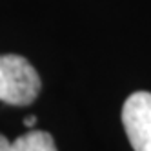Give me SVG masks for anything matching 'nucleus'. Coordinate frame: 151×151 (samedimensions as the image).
<instances>
[{
	"mask_svg": "<svg viewBox=\"0 0 151 151\" xmlns=\"http://www.w3.org/2000/svg\"><path fill=\"white\" fill-rule=\"evenodd\" d=\"M0 151H57V146L47 131L29 129L13 142L0 135Z\"/></svg>",
	"mask_w": 151,
	"mask_h": 151,
	"instance_id": "obj_3",
	"label": "nucleus"
},
{
	"mask_svg": "<svg viewBox=\"0 0 151 151\" xmlns=\"http://www.w3.org/2000/svg\"><path fill=\"white\" fill-rule=\"evenodd\" d=\"M35 124H37V116H27L26 120H24V126L26 127H33Z\"/></svg>",
	"mask_w": 151,
	"mask_h": 151,
	"instance_id": "obj_4",
	"label": "nucleus"
},
{
	"mask_svg": "<svg viewBox=\"0 0 151 151\" xmlns=\"http://www.w3.org/2000/svg\"><path fill=\"white\" fill-rule=\"evenodd\" d=\"M122 124L133 151H151V93L137 91L127 96Z\"/></svg>",
	"mask_w": 151,
	"mask_h": 151,
	"instance_id": "obj_2",
	"label": "nucleus"
},
{
	"mask_svg": "<svg viewBox=\"0 0 151 151\" xmlns=\"http://www.w3.org/2000/svg\"><path fill=\"white\" fill-rule=\"evenodd\" d=\"M37 69L20 55H0V100L9 106H27L40 93Z\"/></svg>",
	"mask_w": 151,
	"mask_h": 151,
	"instance_id": "obj_1",
	"label": "nucleus"
}]
</instances>
